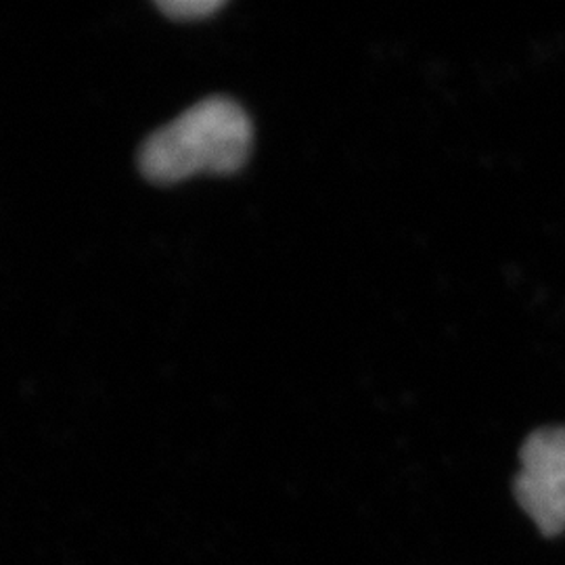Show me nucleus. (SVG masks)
<instances>
[{
  "mask_svg": "<svg viewBox=\"0 0 565 565\" xmlns=\"http://www.w3.org/2000/svg\"><path fill=\"white\" fill-rule=\"evenodd\" d=\"M252 149V124L231 99L198 103L160 128L142 145L141 168L149 181H184L189 177L239 170Z\"/></svg>",
  "mask_w": 565,
  "mask_h": 565,
  "instance_id": "nucleus-1",
  "label": "nucleus"
},
{
  "mask_svg": "<svg viewBox=\"0 0 565 565\" xmlns=\"http://www.w3.org/2000/svg\"><path fill=\"white\" fill-rule=\"evenodd\" d=\"M513 494L545 536L565 530V427H541L520 450Z\"/></svg>",
  "mask_w": 565,
  "mask_h": 565,
  "instance_id": "nucleus-2",
  "label": "nucleus"
},
{
  "mask_svg": "<svg viewBox=\"0 0 565 565\" xmlns=\"http://www.w3.org/2000/svg\"><path fill=\"white\" fill-rule=\"evenodd\" d=\"M221 7H223V2H218V0H170V2H160V9L163 13L174 18V20H200V18L212 15Z\"/></svg>",
  "mask_w": 565,
  "mask_h": 565,
  "instance_id": "nucleus-3",
  "label": "nucleus"
}]
</instances>
